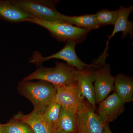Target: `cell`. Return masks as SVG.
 <instances>
[{"label": "cell", "mask_w": 133, "mask_h": 133, "mask_svg": "<svg viewBox=\"0 0 133 133\" xmlns=\"http://www.w3.org/2000/svg\"><path fill=\"white\" fill-rule=\"evenodd\" d=\"M114 90L124 103L133 100V81L131 77L124 74H118L115 77Z\"/></svg>", "instance_id": "5bb4252c"}, {"label": "cell", "mask_w": 133, "mask_h": 133, "mask_svg": "<svg viewBox=\"0 0 133 133\" xmlns=\"http://www.w3.org/2000/svg\"><path fill=\"white\" fill-rule=\"evenodd\" d=\"M57 92L54 101L62 108L77 114L84 104L77 81L68 85L56 87Z\"/></svg>", "instance_id": "8992f818"}, {"label": "cell", "mask_w": 133, "mask_h": 133, "mask_svg": "<svg viewBox=\"0 0 133 133\" xmlns=\"http://www.w3.org/2000/svg\"><path fill=\"white\" fill-rule=\"evenodd\" d=\"M32 17L15 5L11 0H0V19L3 21L17 23Z\"/></svg>", "instance_id": "4fadbf2b"}, {"label": "cell", "mask_w": 133, "mask_h": 133, "mask_svg": "<svg viewBox=\"0 0 133 133\" xmlns=\"http://www.w3.org/2000/svg\"><path fill=\"white\" fill-rule=\"evenodd\" d=\"M114 80L109 64L101 65L95 71L94 87L96 104H99L114 90Z\"/></svg>", "instance_id": "ba28073f"}, {"label": "cell", "mask_w": 133, "mask_h": 133, "mask_svg": "<svg viewBox=\"0 0 133 133\" xmlns=\"http://www.w3.org/2000/svg\"><path fill=\"white\" fill-rule=\"evenodd\" d=\"M133 10V5L127 8L123 6L120 7L118 9L119 15L118 20L114 25V29L111 35L109 36L106 48L101 55L102 56L105 58L107 56V52L109 41L116 33L122 32L123 33L121 36L122 38L127 37L128 35H129L130 38H132L133 35V23L129 21L128 18L129 15L132 12Z\"/></svg>", "instance_id": "8fae6325"}, {"label": "cell", "mask_w": 133, "mask_h": 133, "mask_svg": "<svg viewBox=\"0 0 133 133\" xmlns=\"http://www.w3.org/2000/svg\"><path fill=\"white\" fill-rule=\"evenodd\" d=\"M1 126L4 133H34L28 124L14 118Z\"/></svg>", "instance_id": "ac0fdd59"}, {"label": "cell", "mask_w": 133, "mask_h": 133, "mask_svg": "<svg viewBox=\"0 0 133 133\" xmlns=\"http://www.w3.org/2000/svg\"><path fill=\"white\" fill-rule=\"evenodd\" d=\"M78 131L79 133H104V124L89 102H85L77 113Z\"/></svg>", "instance_id": "52a82bcc"}, {"label": "cell", "mask_w": 133, "mask_h": 133, "mask_svg": "<svg viewBox=\"0 0 133 133\" xmlns=\"http://www.w3.org/2000/svg\"><path fill=\"white\" fill-rule=\"evenodd\" d=\"M13 118L28 124L34 133H54L55 129L44 119L42 114L34 111L28 114L19 112Z\"/></svg>", "instance_id": "7c38bea8"}, {"label": "cell", "mask_w": 133, "mask_h": 133, "mask_svg": "<svg viewBox=\"0 0 133 133\" xmlns=\"http://www.w3.org/2000/svg\"><path fill=\"white\" fill-rule=\"evenodd\" d=\"M79 133V132H77V133Z\"/></svg>", "instance_id": "603a6c76"}, {"label": "cell", "mask_w": 133, "mask_h": 133, "mask_svg": "<svg viewBox=\"0 0 133 133\" xmlns=\"http://www.w3.org/2000/svg\"><path fill=\"white\" fill-rule=\"evenodd\" d=\"M15 5L34 18L51 22H62V14L56 9L58 1L11 0Z\"/></svg>", "instance_id": "277c9868"}, {"label": "cell", "mask_w": 133, "mask_h": 133, "mask_svg": "<svg viewBox=\"0 0 133 133\" xmlns=\"http://www.w3.org/2000/svg\"><path fill=\"white\" fill-rule=\"evenodd\" d=\"M125 104L116 93H114L99 103L97 114L104 124H109L123 112Z\"/></svg>", "instance_id": "9c48e42d"}, {"label": "cell", "mask_w": 133, "mask_h": 133, "mask_svg": "<svg viewBox=\"0 0 133 133\" xmlns=\"http://www.w3.org/2000/svg\"><path fill=\"white\" fill-rule=\"evenodd\" d=\"M23 22L34 23L44 28L58 41L67 43L72 41L77 43L84 39L90 30L76 27L63 22L46 21L34 17L27 18Z\"/></svg>", "instance_id": "3957f363"}, {"label": "cell", "mask_w": 133, "mask_h": 133, "mask_svg": "<svg viewBox=\"0 0 133 133\" xmlns=\"http://www.w3.org/2000/svg\"><path fill=\"white\" fill-rule=\"evenodd\" d=\"M54 133H64L62 132L61 131H59V130H57V129H55V132Z\"/></svg>", "instance_id": "44dd1931"}, {"label": "cell", "mask_w": 133, "mask_h": 133, "mask_svg": "<svg viewBox=\"0 0 133 133\" xmlns=\"http://www.w3.org/2000/svg\"><path fill=\"white\" fill-rule=\"evenodd\" d=\"M55 129L64 133H76L78 131L77 114L62 108Z\"/></svg>", "instance_id": "9a60e30c"}, {"label": "cell", "mask_w": 133, "mask_h": 133, "mask_svg": "<svg viewBox=\"0 0 133 133\" xmlns=\"http://www.w3.org/2000/svg\"><path fill=\"white\" fill-rule=\"evenodd\" d=\"M61 20L63 22L66 23L78 28L87 29L90 31L99 27L96 22L95 14L78 16H68L62 14Z\"/></svg>", "instance_id": "2e32d148"}, {"label": "cell", "mask_w": 133, "mask_h": 133, "mask_svg": "<svg viewBox=\"0 0 133 133\" xmlns=\"http://www.w3.org/2000/svg\"><path fill=\"white\" fill-rule=\"evenodd\" d=\"M19 93L31 102L34 110L43 114L48 106L55 99L57 92L56 87L46 81H22L17 87Z\"/></svg>", "instance_id": "6da1fadb"}, {"label": "cell", "mask_w": 133, "mask_h": 133, "mask_svg": "<svg viewBox=\"0 0 133 133\" xmlns=\"http://www.w3.org/2000/svg\"><path fill=\"white\" fill-rule=\"evenodd\" d=\"M76 81L77 83L80 93L85 97L88 102L96 109L95 93L93 83L95 81V71L89 70H74Z\"/></svg>", "instance_id": "30bf717a"}, {"label": "cell", "mask_w": 133, "mask_h": 133, "mask_svg": "<svg viewBox=\"0 0 133 133\" xmlns=\"http://www.w3.org/2000/svg\"><path fill=\"white\" fill-rule=\"evenodd\" d=\"M75 69L67 64L56 62L55 67L48 68L39 66L23 80H42L51 83L55 87L68 85L76 81L74 72Z\"/></svg>", "instance_id": "7a4b0ae2"}, {"label": "cell", "mask_w": 133, "mask_h": 133, "mask_svg": "<svg viewBox=\"0 0 133 133\" xmlns=\"http://www.w3.org/2000/svg\"><path fill=\"white\" fill-rule=\"evenodd\" d=\"M95 15L96 22L99 27L109 25L114 26L118 17L119 10L102 9Z\"/></svg>", "instance_id": "e0dca14e"}, {"label": "cell", "mask_w": 133, "mask_h": 133, "mask_svg": "<svg viewBox=\"0 0 133 133\" xmlns=\"http://www.w3.org/2000/svg\"><path fill=\"white\" fill-rule=\"evenodd\" d=\"M104 133H113L109 128V124H105L104 128Z\"/></svg>", "instance_id": "ffe728a7"}, {"label": "cell", "mask_w": 133, "mask_h": 133, "mask_svg": "<svg viewBox=\"0 0 133 133\" xmlns=\"http://www.w3.org/2000/svg\"><path fill=\"white\" fill-rule=\"evenodd\" d=\"M0 133H4L3 131L2 128L1 126V124H0Z\"/></svg>", "instance_id": "7402d4cb"}, {"label": "cell", "mask_w": 133, "mask_h": 133, "mask_svg": "<svg viewBox=\"0 0 133 133\" xmlns=\"http://www.w3.org/2000/svg\"><path fill=\"white\" fill-rule=\"evenodd\" d=\"M61 109V105L53 100L49 105L45 112L42 114L44 119L55 129Z\"/></svg>", "instance_id": "d6986e66"}, {"label": "cell", "mask_w": 133, "mask_h": 133, "mask_svg": "<svg viewBox=\"0 0 133 133\" xmlns=\"http://www.w3.org/2000/svg\"><path fill=\"white\" fill-rule=\"evenodd\" d=\"M77 44L74 41H69L66 43L62 50L48 56H43L39 51H34L32 57L29 59V62L36 64L37 66H40L43 63L50 59H58L65 61L67 64L77 70H82L90 67L98 68L99 65L87 64L79 58L76 51Z\"/></svg>", "instance_id": "5b68a950"}]
</instances>
